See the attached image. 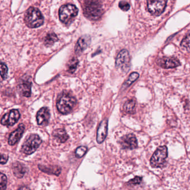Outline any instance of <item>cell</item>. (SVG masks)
<instances>
[{"mask_svg":"<svg viewBox=\"0 0 190 190\" xmlns=\"http://www.w3.org/2000/svg\"><path fill=\"white\" fill-rule=\"evenodd\" d=\"M142 178L140 176H136L132 180H129L128 183V185L130 186H135V185H138L141 183Z\"/></svg>","mask_w":190,"mask_h":190,"instance_id":"28","label":"cell"},{"mask_svg":"<svg viewBox=\"0 0 190 190\" xmlns=\"http://www.w3.org/2000/svg\"><path fill=\"white\" fill-rule=\"evenodd\" d=\"M138 77H139V74H138L137 72H133L132 74L130 75V76H129L128 80L123 85V88L124 89L128 87Z\"/></svg>","mask_w":190,"mask_h":190,"instance_id":"22","label":"cell"},{"mask_svg":"<svg viewBox=\"0 0 190 190\" xmlns=\"http://www.w3.org/2000/svg\"><path fill=\"white\" fill-rule=\"evenodd\" d=\"M39 169L45 173L49 175H54L59 176L60 174L61 171V167L58 166H45L42 165H39Z\"/></svg>","mask_w":190,"mask_h":190,"instance_id":"17","label":"cell"},{"mask_svg":"<svg viewBox=\"0 0 190 190\" xmlns=\"http://www.w3.org/2000/svg\"><path fill=\"white\" fill-rule=\"evenodd\" d=\"M26 25L30 28H36L43 25L44 21L43 16L36 8L31 7L28 8L25 15Z\"/></svg>","mask_w":190,"mask_h":190,"instance_id":"1","label":"cell"},{"mask_svg":"<svg viewBox=\"0 0 190 190\" xmlns=\"http://www.w3.org/2000/svg\"><path fill=\"white\" fill-rule=\"evenodd\" d=\"M58 41V38L54 33H48L45 38V45L46 46H51Z\"/></svg>","mask_w":190,"mask_h":190,"instance_id":"21","label":"cell"},{"mask_svg":"<svg viewBox=\"0 0 190 190\" xmlns=\"http://www.w3.org/2000/svg\"><path fill=\"white\" fill-rule=\"evenodd\" d=\"M108 133V120L104 119L99 124L96 132V141L98 144L104 142Z\"/></svg>","mask_w":190,"mask_h":190,"instance_id":"11","label":"cell"},{"mask_svg":"<svg viewBox=\"0 0 190 190\" xmlns=\"http://www.w3.org/2000/svg\"><path fill=\"white\" fill-rule=\"evenodd\" d=\"M89 43V38L85 36L81 37L79 39L76 43L75 51V53L79 54L81 53L84 50L86 49Z\"/></svg>","mask_w":190,"mask_h":190,"instance_id":"18","label":"cell"},{"mask_svg":"<svg viewBox=\"0 0 190 190\" xmlns=\"http://www.w3.org/2000/svg\"><path fill=\"white\" fill-rule=\"evenodd\" d=\"M181 46L186 50L190 52V35L186 36L181 43Z\"/></svg>","mask_w":190,"mask_h":190,"instance_id":"25","label":"cell"},{"mask_svg":"<svg viewBox=\"0 0 190 190\" xmlns=\"http://www.w3.org/2000/svg\"><path fill=\"white\" fill-rule=\"evenodd\" d=\"M53 136L60 143L66 142L69 139L68 135L65 129H61L55 130L53 132Z\"/></svg>","mask_w":190,"mask_h":190,"instance_id":"19","label":"cell"},{"mask_svg":"<svg viewBox=\"0 0 190 190\" xmlns=\"http://www.w3.org/2000/svg\"><path fill=\"white\" fill-rule=\"evenodd\" d=\"M167 0H147V7L151 14L160 15L165 11Z\"/></svg>","mask_w":190,"mask_h":190,"instance_id":"7","label":"cell"},{"mask_svg":"<svg viewBox=\"0 0 190 190\" xmlns=\"http://www.w3.org/2000/svg\"><path fill=\"white\" fill-rule=\"evenodd\" d=\"M76 104V100L74 97L64 93L59 97L56 106L61 114H66L72 111Z\"/></svg>","mask_w":190,"mask_h":190,"instance_id":"2","label":"cell"},{"mask_svg":"<svg viewBox=\"0 0 190 190\" xmlns=\"http://www.w3.org/2000/svg\"><path fill=\"white\" fill-rule=\"evenodd\" d=\"M120 144L123 149L133 150L137 147V140L134 134L125 135L120 140Z\"/></svg>","mask_w":190,"mask_h":190,"instance_id":"9","label":"cell"},{"mask_svg":"<svg viewBox=\"0 0 190 190\" xmlns=\"http://www.w3.org/2000/svg\"><path fill=\"white\" fill-rule=\"evenodd\" d=\"M8 68L5 64L3 62L1 63V76L3 79H6L8 77Z\"/></svg>","mask_w":190,"mask_h":190,"instance_id":"27","label":"cell"},{"mask_svg":"<svg viewBox=\"0 0 190 190\" xmlns=\"http://www.w3.org/2000/svg\"><path fill=\"white\" fill-rule=\"evenodd\" d=\"M50 114L48 108L43 107L37 113L36 119L39 125H45L48 124Z\"/></svg>","mask_w":190,"mask_h":190,"instance_id":"14","label":"cell"},{"mask_svg":"<svg viewBox=\"0 0 190 190\" xmlns=\"http://www.w3.org/2000/svg\"><path fill=\"white\" fill-rule=\"evenodd\" d=\"M31 82L23 81L18 85V91L23 96L28 97L31 94Z\"/></svg>","mask_w":190,"mask_h":190,"instance_id":"16","label":"cell"},{"mask_svg":"<svg viewBox=\"0 0 190 190\" xmlns=\"http://www.w3.org/2000/svg\"><path fill=\"white\" fill-rule=\"evenodd\" d=\"M167 149L166 146H160L156 150L151 158L150 163L152 167L162 168L166 163V159L167 157Z\"/></svg>","mask_w":190,"mask_h":190,"instance_id":"6","label":"cell"},{"mask_svg":"<svg viewBox=\"0 0 190 190\" xmlns=\"http://www.w3.org/2000/svg\"><path fill=\"white\" fill-rule=\"evenodd\" d=\"M20 117V114L18 110H11L3 116L1 123L3 125L6 126H12L15 124Z\"/></svg>","mask_w":190,"mask_h":190,"instance_id":"8","label":"cell"},{"mask_svg":"<svg viewBox=\"0 0 190 190\" xmlns=\"http://www.w3.org/2000/svg\"><path fill=\"white\" fill-rule=\"evenodd\" d=\"M7 177L3 173L0 175V190H6L7 188Z\"/></svg>","mask_w":190,"mask_h":190,"instance_id":"26","label":"cell"},{"mask_svg":"<svg viewBox=\"0 0 190 190\" xmlns=\"http://www.w3.org/2000/svg\"><path fill=\"white\" fill-rule=\"evenodd\" d=\"M84 15L91 20H96L102 14L101 6L96 0H86L84 4Z\"/></svg>","mask_w":190,"mask_h":190,"instance_id":"4","label":"cell"},{"mask_svg":"<svg viewBox=\"0 0 190 190\" xmlns=\"http://www.w3.org/2000/svg\"><path fill=\"white\" fill-rule=\"evenodd\" d=\"M78 60L76 58H73L71 59L68 65V71L70 73L73 74L76 70L77 66L78 65Z\"/></svg>","mask_w":190,"mask_h":190,"instance_id":"23","label":"cell"},{"mask_svg":"<svg viewBox=\"0 0 190 190\" xmlns=\"http://www.w3.org/2000/svg\"><path fill=\"white\" fill-rule=\"evenodd\" d=\"M8 155L5 154H1V163L2 165L5 164L6 162H8Z\"/></svg>","mask_w":190,"mask_h":190,"instance_id":"30","label":"cell"},{"mask_svg":"<svg viewBox=\"0 0 190 190\" xmlns=\"http://www.w3.org/2000/svg\"><path fill=\"white\" fill-rule=\"evenodd\" d=\"M78 9L75 6L66 4L62 6L59 9V18L66 25H70L78 15Z\"/></svg>","mask_w":190,"mask_h":190,"instance_id":"3","label":"cell"},{"mask_svg":"<svg viewBox=\"0 0 190 190\" xmlns=\"http://www.w3.org/2000/svg\"><path fill=\"white\" fill-rule=\"evenodd\" d=\"M24 130H25L24 125L23 124H19L18 129L10 134V136L8 139V144L11 146L15 144L23 136Z\"/></svg>","mask_w":190,"mask_h":190,"instance_id":"13","label":"cell"},{"mask_svg":"<svg viewBox=\"0 0 190 190\" xmlns=\"http://www.w3.org/2000/svg\"><path fill=\"white\" fill-rule=\"evenodd\" d=\"M130 57L128 51L126 50H123L117 56L116 61V66L117 68L124 70L128 67Z\"/></svg>","mask_w":190,"mask_h":190,"instance_id":"10","label":"cell"},{"mask_svg":"<svg viewBox=\"0 0 190 190\" xmlns=\"http://www.w3.org/2000/svg\"><path fill=\"white\" fill-rule=\"evenodd\" d=\"M157 63L163 69H171L180 66V62L176 58L173 57H163L160 58Z\"/></svg>","mask_w":190,"mask_h":190,"instance_id":"12","label":"cell"},{"mask_svg":"<svg viewBox=\"0 0 190 190\" xmlns=\"http://www.w3.org/2000/svg\"><path fill=\"white\" fill-rule=\"evenodd\" d=\"M135 106H136V101L134 100H129L127 101L124 105L123 109L124 111L128 114H134L136 110H135Z\"/></svg>","mask_w":190,"mask_h":190,"instance_id":"20","label":"cell"},{"mask_svg":"<svg viewBox=\"0 0 190 190\" xmlns=\"http://www.w3.org/2000/svg\"><path fill=\"white\" fill-rule=\"evenodd\" d=\"M119 7L122 10L127 11L130 8L129 3L126 1H121L119 3Z\"/></svg>","mask_w":190,"mask_h":190,"instance_id":"29","label":"cell"},{"mask_svg":"<svg viewBox=\"0 0 190 190\" xmlns=\"http://www.w3.org/2000/svg\"><path fill=\"white\" fill-rule=\"evenodd\" d=\"M13 173L15 176L18 178H23L27 172V168L22 163L16 162L12 166Z\"/></svg>","mask_w":190,"mask_h":190,"instance_id":"15","label":"cell"},{"mask_svg":"<svg viewBox=\"0 0 190 190\" xmlns=\"http://www.w3.org/2000/svg\"><path fill=\"white\" fill-rule=\"evenodd\" d=\"M41 143L42 139L38 134H30L26 139L25 142H23L21 151L25 155H31L33 152H35Z\"/></svg>","mask_w":190,"mask_h":190,"instance_id":"5","label":"cell"},{"mask_svg":"<svg viewBox=\"0 0 190 190\" xmlns=\"http://www.w3.org/2000/svg\"><path fill=\"white\" fill-rule=\"evenodd\" d=\"M18 190H30V189L27 186H23L20 188Z\"/></svg>","mask_w":190,"mask_h":190,"instance_id":"31","label":"cell"},{"mask_svg":"<svg viewBox=\"0 0 190 190\" xmlns=\"http://www.w3.org/2000/svg\"><path fill=\"white\" fill-rule=\"evenodd\" d=\"M88 151V148L85 146H80L76 149L75 152V156L77 158H81L85 155Z\"/></svg>","mask_w":190,"mask_h":190,"instance_id":"24","label":"cell"}]
</instances>
